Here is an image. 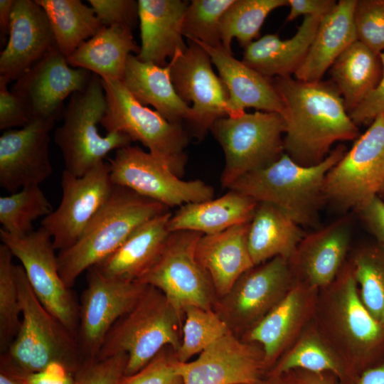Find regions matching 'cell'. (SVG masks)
Wrapping results in <instances>:
<instances>
[{"mask_svg":"<svg viewBox=\"0 0 384 384\" xmlns=\"http://www.w3.org/2000/svg\"><path fill=\"white\" fill-rule=\"evenodd\" d=\"M0 239L20 261L42 305L77 337L79 302L60 274L58 255L49 233L41 226L23 237L0 229Z\"/></svg>","mask_w":384,"mask_h":384,"instance_id":"obj_12","label":"cell"},{"mask_svg":"<svg viewBox=\"0 0 384 384\" xmlns=\"http://www.w3.org/2000/svg\"><path fill=\"white\" fill-rule=\"evenodd\" d=\"M305 236L300 225L275 206L259 202L250 221L247 245L254 265L281 257L289 261Z\"/></svg>","mask_w":384,"mask_h":384,"instance_id":"obj_33","label":"cell"},{"mask_svg":"<svg viewBox=\"0 0 384 384\" xmlns=\"http://www.w3.org/2000/svg\"><path fill=\"white\" fill-rule=\"evenodd\" d=\"M103 26L124 25L132 28L138 15V3L133 0H88Z\"/></svg>","mask_w":384,"mask_h":384,"instance_id":"obj_46","label":"cell"},{"mask_svg":"<svg viewBox=\"0 0 384 384\" xmlns=\"http://www.w3.org/2000/svg\"><path fill=\"white\" fill-rule=\"evenodd\" d=\"M176 351L166 346L141 370L124 375L122 384H183Z\"/></svg>","mask_w":384,"mask_h":384,"instance_id":"obj_44","label":"cell"},{"mask_svg":"<svg viewBox=\"0 0 384 384\" xmlns=\"http://www.w3.org/2000/svg\"><path fill=\"white\" fill-rule=\"evenodd\" d=\"M13 255L0 245V351L4 353L15 338L21 324V306Z\"/></svg>","mask_w":384,"mask_h":384,"instance_id":"obj_41","label":"cell"},{"mask_svg":"<svg viewBox=\"0 0 384 384\" xmlns=\"http://www.w3.org/2000/svg\"><path fill=\"white\" fill-rule=\"evenodd\" d=\"M333 283L330 311L341 340L352 354L377 343L383 326L362 302L350 265L342 268Z\"/></svg>","mask_w":384,"mask_h":384,"instance_id":"obj_25","label":"cell"},{"mask_svg":"<svg viewBox=\"0 0 384 384\" xmlns=\"http://www.w3.org/2000/svg\"><path fill=\"white\" fill-rule=\"evenodd\" d=\"M360 298L373 318L384 327V250L357 251L350 265Z\"/></svg>","mask_w":384,"mask_h":384,"instance_id":"obj_39","label":"cell"},{"mask_svg":"<svg viewBox=\"0 0 384 384\" xmlns=\"http://www.w3.org/2000/svg\"><path fill=\"white\" fill-rule=\"evenodd\" d=\"M79 302L77 338L85 359L96 358L114 324L137 304L147 285L108 278L88 269Z\"/></svg>","mask_w":384,"mask_h":384,"instance_id":"obj_16","label":"cell"},{"mask_svg":"<svg viewBox=\"0 0 384 384\" xmlns=\"http://www.w3.org/2000/svg\"><path fill=\"white\" fill-rule=\"evenodd\" d=\"M191 41L198 43L208 53L218 70L229 95L228 117L240 116L246 108L282 114V102L272 79L235 58L223 46L213 47Z\"/></svg>","mask_w":384,"mask_h":384,"instance_id":"obj_22","label":"cell"},{"mask_svg":"<svg viewBox=\"0 0 384 384\" xmlns=\"http://www.w3.org/2000/svg\"><path fill=\"white\" fill-rule=\"evenodd\" d=\"M383 64V74L377 86L351 112L352 121L357 125L373 122L384 114V52L380 53Z\"/></svg>","mask_w":384,"mask_h":384,"instance_id":"obj_48","label":"cell"},{"mask_svg":"<svg viewBox=\"0 0 384 384\" xmlns=\"http://www.w3.org/2000/svg\"><path fill=\"white\" fill-rule=\"evenodd\" d=\"M171 77L179 97L192 102V117L188 122L192 135L202 139L213 123L228 117L229 95L212 68L208 53L198 43L188 41L184 52L173 57Z\"/></svg>","mask_w":384,"mask_h":384,"instance_id":"obj_14","label":"cell"},{"mask_svg":"<svg viewBox=\"0 0 384 384\" xmlns=\"http://www.w3.org/2000/svg\"><path fill=\"white\" fill-rule=\"evenodd\" d=\"M266 368L262 349L230 331L197 358L179 364L183 384H259Z\"/></svg>","mask_w":384,"mask_h":384,"instance_id":"obj_19","label":"cell"},{"mask_svg":"<svg viewBox=\"0 0 384 384\" xmlns=\"http://www.w3.org/2000/svg\"><path fill=\"white\" fill-rule=\"evenodd\" d=\"M258 202L235 190L228 189L222 196L185 204L171 215V232L190 230L213 235L235 225L249 223Z\"/></svg>","mask_w":384,"mask_h":384,"instance_id":"obj_31","label":"cell"},{"mask_svg":"<svg viewBox=\"0 0 384 384\" xmlns=\"http://www.w3.org/2000/svg\"><path fill=\"white\" fill-rule=\"evenodd\" d=\"M321 18L304 16L296 33L289 39L267 34L254 41L245 48L242 61L270 79L294 75L306 57Z\"/></svg>","mask_w":384,"mask_h":384,"instance_id":"obj_29","label":"cell"},{"mask_svg":"<svg viewBox=\"0 0 384 384\" xmlns=\"http://www.w3.org/2000/svg\"><path fill=\"white\" fill-rule=\"evenodd\" d=\"M357 41L377 53L384 50V0H358L354 11Z\"/></svg>","mask_w":384,"mask_h":384,"instance_id":"obj_43","label":"cell"},{"mask_svg":"<svg viewBox=\"0 0 384 384\" xmlns=\"http://www.w3.org/2000/svg\"><path fill=\"white\" fill-rule=\"evenodd\" d=\"M384 186V114L377 117L352 148L328 171L324 201L339 211L358 210Z\"/></svg>","mask_w":384,"mask_h":384,"instance_id":"obj_9","label":"cell"},{"mask_svg":"<svg viewBox=\"0 0 384 384\" xmlns=\"http://www.w3.org/2000/svg\"><path fill=\"white\" fill-rule=\"evenodd\" d=\"M297 384H334L331 376L326 373H315L305 370L298 371L295 375Z\"/></svg>","mask_w":384,"mask_h":384,"instance_id":"obj_52","label":"cell"},{"mask_svg":"<svg viewBox=\"0 0 384 384\" xmlns=\"http://www.w3.org/2000/svg\"><path fill=\"white\" fill-rule=\"evenodd\" d=\"M141 47L137 58L165 66L178 52H184L182 25L188 3L181 0H139Z\"/></svg>","mask_w":384,"mask_h":384,"instance_id":"obj_23","label":"cell"},{"mask_svg":"<svg viewBox=\"0 0 384 384\" xmlns=\"http://www.w3.org/2000/svg\"><path fill=\"white\" fill-rule=\"evenodd\" d=\"M0 384H22V383L16 375L1 370Z\"/></svg>","mask_w":384,"mask_h":384,"instance_id":"obj_56","label":"cell"},{"mask_svg":"<svg viewBox=\"0 0 384 384\" xmlns=\"http://www.w3.org/2000/svg\"><path fill=\"white\" fill-rule=\"evenodd\" d=\"M210 131L224 153L223 188H228L242 176L271 165L284 154L285 124L277 112L257 110L225 117L215 121Z\"/></svg>","mask_w":384,"mask_h":384,"instance_id":"obj_8","label":"cell"},{"mask_svg":"<svg viewBox=\"0 0 384 384\" xmlns=\"http://www.w3.org/2000/svg\"><path fill=\"white\" fill-rule=\"evenodd\" d=\"M334 0H288L290 11L287 21H292L300 16L323 17L336 4Z\"/></svg>","mask_w":384,"mask_h":384,"instance_id":"obj_50","label":"cell"},{"mask_svg":"<svg viewBox=\"0 0 384 384\" xmlns=\"http://www.w3.org/2000/svg\"><path fill=\"white\" fill-rule=\"evenodd\" d=\"M55 120L32 119L20 129L6 130L0 137V186L16 192L39 185L52 174L50 132Z\"/></svg>","mask_w":384,"mask_h":384,"instance_id":"obj_18","label":"cell"},{"mask_svg":"<svg viewBox=\"0 0 384 384\" xmlns=\"http://www.w3.org/2000/svg\"><path fill=\"white\" fill-rule=\"evenodd\" d=\"M314 290L297 282L271 311L240 337L261 346L267 368L277 360L301 328Z\"/></svg>","mask_w":384,"mask_h":384,"instance_id":"obj_26","label":"cell"},{"mask_svg":"<svg viewBox=\"0 0 384 384\" xmlns=\"http://www.w3.org/2000/svg\"><path fill=\"white\" fill-rule=\"evenodd\" d=\"M351 237V219L346 215L305 235L289 260L297 282L314 290L332 284L342 270Z\"/></svg>","mask_w":384,"mask_h":384,"instance_id":"obj_20","label":"cell"},{"mask_svg":"<svg viewBox=\"0 0 384 384\" xmlns=\"http://www.w3.org/2000/svg\"><path fill=\"white\" fill-rule=\"evenodd\" d=\"M357 384H384V362L364 371Z\"/></svg>","mask_w":384,"mask_h":384,"instance_id":"obj_54","label":"cell"},{"mask_svg":"<svg viewBox=\"0 0 384 384\" xmlns=\"http://www.w3.org/2000/svg\"><path fill=\"white\" fill-rule=\"evenodd\" d=\"M58 207L43 218V227L59 251L73 245L109 199L114 187L109 163L102 161L82 176L63 170Z\"/></svg>","mask_w":384,"mask_h":384,"instance_id":"obj_15","label":"cell"},{"mask_svg":"<svg viewBox=\"0 0 384 384\" xmlns=\"http://www.w3.org/2000/svg\"><path fill=\"white\" fill-rule=\"evenodd\" d=\"M383 189H384V186H383ZM383 189H382V190H383Z\"/></svg>","mask_w":384,"mask_h":384,"instance_id":"obj_57","label":"cell"},{"mask_svg":"<svg viewBox=\"0 0 384 384\" xmlns=\"http://www.w3.org/2000/svg\"><path fill=\"white\" fill-rule=\"evenodd\" d=\"M356 1L340 0L321 18L306 57L294 74L296 79L307 82L321 80L338 56L357 40L353 21Z\"/></svg>","mask_w":384,"mask_h":384,"instance_id":"obj_28","label":"cell"},{"mask_svg":"<svg viewBox=\"0 0 384 384\" xmlns=\"http://www.w3.org/2000/svg\"><path fill=\"white\" fill-rule=\"evenodd\" d=\"M109 166L113 185L169 208L214 198L213 187L199 179H181L164 160L138 146L129 145L116 150Z\"/></svg>","mask_w":384,"mask_h":384,"instance_id":"obj_11","label":"cell"},{"mask_svg":"<svg viewBox=\"0 0 384 384\" xmlns=\"http://www.w3.org/2000/svg\"><path fill=\"white\" fill-rule=\"evenodd\" d=\"M9 82L0 76V129L4 130L22 127L31 121L23 102L9 90Z\"/></svg>","mask_w":384,"mask_h":384,"instance_id":"obj_47","label":"cell"},{"mask_svg":"<svg viewBox=\"0 0 384 384\" xmlns=\"http://www.w3.org/2000/svg\"><path fill=\"white\" fill-rule=\"evenodd\" d=\"M259 384H294L293 382L287 379L284 375H269L265 380H262ZM295 384H297L295 383Z\"/></svg>","mask_w":384,"mask_h":384,"instance_id":"obj_55","label":"cell"},{"mask_svg":"<svg viewBox=\"0 0 384 384\" xmlns=\"http://www.w3.org/2000/svg\"><path fill=\"white\" fill-rule=\"evenodd\" d=\"M21 306V324L1 370L23 375L60 366L75 375L86 360L78 338L40 302L21 265L14 266Z\"/></svg>","mask_w":384,"mask_h":384,"instance_id":"obj_2","label":"cell"},{"mask_svg":"<svg viewBox=\"0 0 384 384\" xmlns=\"http://www.w3.org/2000/svg\"><path fill=\"white\" fill-rule=\"evenodd\" d=\"M358 211L372 232L384 245V201L378 196Z\"/></svg>","mask_w":384,"mask_h":384,"instance_id":"obj_51","label":"cell"},{"mask_svg":"<svg viewBox=\"0 0 384 384\" xmlns=\"http://www.w3.org/2000/svg\"><path fill=\"white\" fill-rule=\"evenodd\" d=\"M139 50L132 28L114 25L102 26L66 59L72 68L92 72L102 79L122 80L129 56Z\"/></svg>","mask_w":384,"mask_h":384,"instance_id":"obj_32","label":"cell"},{"mask_svg":"<svg viewBox=\"0 0 384 384\" xmlns=\"http://www.w3.org/2000/svg\"><path fill=\"white\" fill-rule=\"evenodd\" d=\"M168 210L144 223L109 257L94 266L104 276L138 282L161 254L171 233Z\"/></svg>","mask_w":384,"mask_h":384,"instance_id":"obj_24","label":"cell"},{"mask_svg":"<svg viewBox=\"0 0 384 384\" xmlns=\"http://www.w3.org/2000/svg\"><path fill=\"white\" fill-rule=\"evenodd\" d=\"M202 235L190 230L171 232L159 257L138 281L160 290L183 316L188 306L213 309L217 299L213 283L196 257Z\"/></svg>","mask_w":384,"mask_h":384,"instance_id":"obj_10","label":"cell"},{"mask_svg":"<svg viewBox=\"0 0 384 384\" xmlns=\"http://www.w3.org/2000/svg\"><path fill=\"white\" fill-rule=\"evenodd\" d=\"M293 370L311 373L331 372L340 378L345 373L341 358L316 333L309 331L274 365L270 374L282 375Z\"/></svg>","mask_w":384,"mask_h":384,"instance_id":"obj_37","label":"cell"},{"mask_svg":"<svg viewBox=\"0 0 384 384\" xmlns=\"http://www.w3.org/2000/svg\"><path fill=\"white\" fill-rule=\"evenodd\" d=\"M127 363L124 353L86 359L75 375V384H122Z\"/></svg>","mask_w":384,"mask_h":384,"instance_id":"obj_45","label":"cell"},{"mask_svg":"<svg viewBox=\"0 0 384 384\" xmlns=\"http://www.w3.org/2000/svg\"><path fill=\"white\" fill-rule=\"evenodd\" d=\"M329 72L349 113L377 86L383 64L379 53L356 40L338 56Z\"/></svg>","mask_w":384,"mask_h":384,"instance_id":"obj_34","label":"cell"},{"mask_svg":"<svg viewBox=\"0 0 384 384\" xmlns=\"http://www.w3.org/2000/svg\"><path fill=\"white\" fill-rule=\"evenodd\" d=\"M287 5L288 0H235L220 19L223 47L233 53L231 43L235 38L245 49L260 36V28L269 14Z\"/></svg>","mask_w":384,"mask_h":384,"instance_id":"obj_36","label":"cell"},{"mask_svg":"<svg viewBox=\"0 0 384 384\" xmlns=\"http://www.w3.org/2000/svg\"><path fill=\"white\" fill-rule=\"evenodd\" d=\"M92 76L70 66L55 46L16 80L11 90L23 102L31 120H56L63 114L64 100L83 90Z\"/></svg>","mask_w":384,"mask_h":384,"instance_id":"obj_17","label":"cell"},{"mask_svg":"<svg viewBox=\"0 0 384 384\" xmlns=\"http://www.w3.org/2000/svg\"><path fill=\"white\" fill-rule=\"evenodd\" d=\"M101 80L107 100L102 126L107 132L124 133L132 142H139L181 178L187 164L185 149L189 142L186 129L141 104L121 80Z\"/></svg>","mask_w":384,"mask_h":384,"instance_id":"obj_7","label":"cell"},{"mask_svg":"<svg viewBox=\"0 0 384 384\" xmlns=\"http://www.w3.org/2000/svg\"><path fill=\"white\" fill-rule=\"evenodd\" d=\"M53 211L51 203L39 185L26 186L0 198V223L5 232L23 237L33 231V223Z\"/></svg>","mask_w":384,"mask_h":384,"instance_id":"obj_38","label":"cell"},{"mask_svg":"<svg viewBox=\"0 0 384 384\" xmlns=\"http://www.w3.org/2000/svg\"><path fill=\"white\" fill-rule=\"evenodd\" d=\"M16 375L22 384H75V374L60 366H53L40 372Z\"/></svg>","mask_w":384,"mask_h":384,"instance_id":"obj_49","label":"cell"},{"mask_svg":"<svg viewBox=\"0 0 384 384\" xmlns=\"http://www.w3.org/2000/svg\"><path fill=\"white\" fill-rule=\"evenodd\" d=\"M171 63L160 66L130 55L121 80L132 96L143 105H151L173 123H187L192 108L176 92L171 77Z\"/></svg>","mask_w":384,"mask_h":384,"instance_id":"obj_30","label":"cell"},{"mask_svg":"<svg viewBox=\"0 0 384 384\" xmlns=\"http://www.w3.org/2000/svg\"><path fill=\"white\" fill-rule=\"evenodd\" d=\"M294 282L289 261L272 258L244 272L228 293L216 299L213 309L240 338L285 297Z\"/></svg>","mask_w":384,"mask_h":384,"instance_id":"obj_13","label":"cell"},{"mask_svg":"<svg viewBox=\"0 0 384 384\" xmlns=\"http://www.w3.org/2000/svg\"><path fill=\"white\" fill-rule=\"evenodd\" d=\"M44 10L55 46L67 58L103 26L91 6L80 0H35Z\"/></svg>","mask_w":384,"mask_h":384,"instance_id":"obj_35","label":"cell"},{"mask_svg":"<svg viewBox=\"0 0 384 384\" xmlns=\"http://www.w3.org/2000/svg\"><path fill=\"white\" fill-rule=\"evenodd\" d=\"M346 151L339 144L322 162L310 166L298 164L284 153L271 165L242 176L228 189L275 206L301 227L315 228L325 202L326 176Z\"/></svg>","mask_w":384,"mask_h":384,"instance_id":"obj_3","label":"cell"},{"mask_svg":"<svg viewBox=\"0 0 384 384\" xmlns=\"http://www.w3.org/2000/svg\"><path fill=\"white\" fill-rule=\"evenodd\" d=\"M249 223L203 235L197 243V260L208 273L217 298L228 293L236 280L255 266L247 245Z\"/></svg>","mask_w":384,"mask_h":384,"instance_id":"obj_27","label":"cell"},{"mask_svg":"<svg viewBox=\"0 0 384 384\" xmlns=\"http://www.w3.org/2000/svg\"><path fill=\"white\" fill-rule=\"evenodd\" d=\"M272 80L283 105L284 153L294 161L319 164L335 142L358 138V127L332 81L307 82L291 76Z\"/></svg>","mask_w":384,"mask_h":384,"instance_id":"obj_1","label":"cell"},{"mask_svg":"<svg viewBox=\"0 0 384 384\" xmlns=\"http://www.w3.org/2000/svg\"><path fill=\"white\" fill-rule=\"evenodd\" d=\"M181 345L176 351L181 362H188L230 331L213 309L188 306L183 311Z\"/></svg>","mask_w":384,"mask_h":384,"instance_id":"obj_40","label":"cell"},{"mask_svg":"<svg viewBox=\"0 0 384 384\" xmlns=\"http://www.w3.org/2000/svg\"><path fill=\"white\" fill-rule=\"evenodd\" d=\"M106 109L102 80L96 75L83 90L70 96L63 111V122L53 135L63 155L65 171L82 176L104 161L110 151L131 145V139L124 133L100 134L97 124Z\"/></svg>","mask_w":384,"mask_h":384,"instance_id":"obj_6","label":"cell"},{"mask_svg":"<svg viewBox=\"0 0 384 384\" xmlns=\"http://www.w3.org/2000/svg\"><path fill=\"white\" fill-rule=\"evenodd\" d=\"M183 317L160 290L147 285L134 307L111 328L96 358L124 353L125 375H133L164 347L178 351Z\"/></svg>","mask_w":384,"mask_h":384,"instance_id":"obj_5","label":"cell"},{"mask_svg":"<svg viewBox=\"0 0 384 384\" xmlns=\"http://www.w3.org/2000/svg\"><path fill=\"white\" fill-rule=\"evenodd\" d=\"M14 1L0 0V33L1 39H4L9 35Z\"/></svg>","mask_w":384,"mask_h":384,"instance_id":"obj_53","label":"cell"},{"mask_svg":"<svg viewBox=\"0 0 384 384\" xmlns=\"http://www.w3.org/2000/svg\"><path fill=\"white\" fill-rule=\"evenodd\" d=\"M235 0H193L186 10L182 34L188 41L218 47L222 46L220 19Z\"/></svg>","mask_w":384,"mask_h":384,"instance_id":"obj_42","label":"cell"},{"mask_svg":"<svg viewBox=\"0 0 384 384\" xmlns=\"http://www.w3.org/2000/svg\"><path fill=\"white\" fill-rule=\"evenodd\" d=\"M168 210L160 203L114 185L109 199L79 240L58 254L65 284L71 288L83 272L112 254L137 228Z\"/></svg>","mask_w":384,"mask_h":384,"instance_id":"obj_4","label":"cell"},{"mask_svg":"<svg viewBox=\"0 0 384 384\" xmlns=\"http://www.w3.org/2000/svg\"><path fill=\"white\" fill-rule=\"evenodd\" d=\"M55 46L43 8L35 0H15L9 39L0 55V76L17 80Z\"/></svg>","mask_w":384,"mask_h":384,"instance_id":"obj_21","label":"cell"}]
</instances>
